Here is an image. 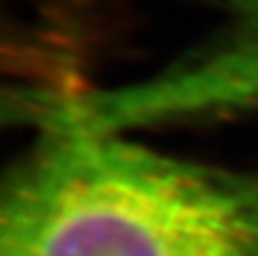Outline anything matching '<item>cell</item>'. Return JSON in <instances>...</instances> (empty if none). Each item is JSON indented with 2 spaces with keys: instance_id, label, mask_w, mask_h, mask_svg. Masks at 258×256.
<instances>
[{
  "instance_id": "obj_2",
  "label": "cell",
  "mask_w": 258,
  "mask_h": 256,
  "mask_svg": "<svg viewBox=\"0 0 258 256\" xmlns=\"http://www.w3.org/2000/svg\"><path fill=\"white\" fill-rule=\"evenodd\" d=\"M197 5H200V7H213V5H218V3H222V0H195Z\"/></svg>"
},
{
  "instance_id": "obj_1",
  "label": "cell",
  "mask_w": 258,
  "mask_h": 256,
  "mask_svg": "<svg viewBox=\"0 0 258 256\" xmlns=\"http://www.w3.org/2000/svg\"><path fill=\"white\" fill-rule=\"evenodd\" d=\"M30 118L39 136L5 179L0 256H258V172Z\"/></svg>"
}]
</instances>
